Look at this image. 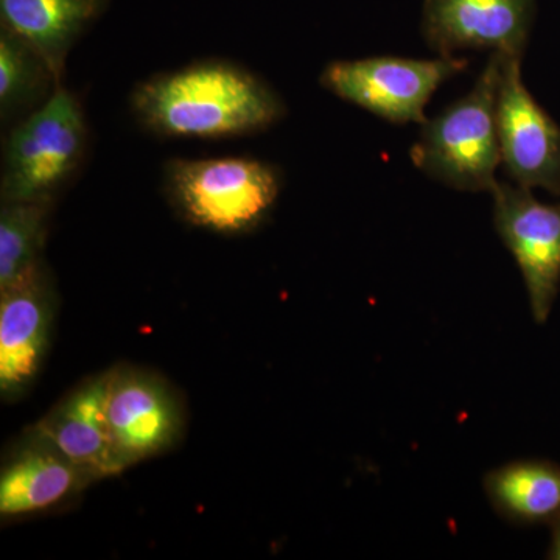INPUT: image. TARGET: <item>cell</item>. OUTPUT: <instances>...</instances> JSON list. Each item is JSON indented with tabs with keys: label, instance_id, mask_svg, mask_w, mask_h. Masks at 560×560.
I'll return each instance as SVG.
<instances>
[{
	"label": "cell",
	"instance_id": "6da1fadb",
	"mask_svg": "<svg viewBox=\"0 0 560 560\" xmlns=\"http://www.w3.org/2000/svg\"><path fill=\"white\" fill-rule=\"evenodd\" d=\"M131 109L161 138L228 139L256 135L283 119L279 92L249 69L201 60L158 73L132 90Z\"/></svg>",
	"mask_w": 560,
	"mask_h": 560
},
{
	"label": "cell",
	"instance_id": "7a4b0ae2",
	"mask_svg": "<svg viewBox=\"0 0 560 560\" xmlns=\"http://www.w3.org/2000/svg\"><path fill=\"white\" fill-rule=\"evenodd\" d=\"M504 55L490 54L474 88L420 127L412 164L429 178L460 191H489L501 165L497 97Z\"/></svg>",
	"mask_w": 560,
	"mask_h": 560
},
{
	"label": "cell",
	"instance_id": "3957f363",
	"mask_svg": "<svg viewBox=\"0 0 560 560\" xmlns=\"http://www.w3.org/2000/svg\"><path fill=\"white\" fill-rule=\"evenodd\" d=\"M282 183L276 165L248 156L172 160L164 167L165 194L180 219L223 235L257 230Z\"/></svg>",
	"mask_w": 560,
	"mask_h": 560
},
{
	"label": "cell",
	"instance_id": "277c9868",
	"mask_svg": "<svg viewBox=\"0 0 560 560\" xmlns=\"http://www.w3.org/2000/svg\"><path fill=\"white\" fill-rule=\"evenodd\" d=\"M88 124L79 98L62 84L9 132L0 200L51 202L79 172Z\"/></svg>",
	"mask_w": 560,
	"mask_h": 560
},
{
	"label": "cell",
	"instance_id": "5b68a950",
	"mask_svg": "<svg viewBox=\"0 0 560 560\" xmlns=\"http://www.w3.org/2000/svg\"><path fill=\"white\" fill-rule=\"evenodd\" d=\"M467 66L469 61L458 57L338 60L323 69L319 84L335 97L370 110L390 124L422 125L431 97Z\"/></svg>",
	"mask_w": 560,
	"mask_h": 560
},
{
	"label": "cell",
	"instance_id": "8992f818",
	"mask_svg": "<svg viewBox=\"0 0 560 560\" xmlns=\"http://www.w3.org/2000/svg\"><path fill=\"white\" fill-rule=\"evenodd\" d=\"M490 195L493 226L522 272L533 319L545 324L560 291V205L511 180H499Z\"/></svg>",
	"mask_w": 560,
	"mask_h": 560
},
{
	"label": "cell",
	"instance_id": "52a82bcc",
	"mask_svg": "<svg viewBox=\"0 0 560 560\" xmlns=\"http://www.w3.org/2000/svg\"><path fill=\"white\" fill-rule=\"evenodd\" d=\"M501 164L511 183L560 195V127L534 98L522 58L504 57L497 97Z\"/></svg>",
	"mask_w": 560,
	"mask_h": 560
},
{
	"label": "cell",
	"instance_id": "ba28073f",
	"mask_svg": "<svg viewBox=\"0 0 560 560\" xmlns=\"http://www.w3.org/2000/svg\"><path fill=\"white\" fill-rule=\"evenodd\" d=\"M537 0H423L420 32L440 57L490 50L523 58Z\"/></svg>",
	"mask_w": 560,
	"mask_h": 560
},
{
	"label": "cell",
	"instance_id": "9c48e42d",
	"mask_svg": "<svg viewBox=\"0 0 560 560\" xmlns=\"http://www.w3.org/2000/svg\"><path fill=\"white\" fill-rule=\"evenodd\" d=\"M110 433L128 466L171 451L184 430L183 405L164 378L136 368L109 371Z\"/></svg>",
	"mask_w": 560,
	"mask_h": 560
},
{
	"label": "cell",
	"instance_id": "30bf717a",
	"mask_svg": "<svg viewBox=\"0 0 560 560\" xmlns=\"http://www.w3.org/2000/svg\"><path fill=\"white\" fill-rule=\"evenodd\" d=\"M57 291L46 264L0 291V396L21 399L38 378L54 330Z\"/></svg>",
	"mask_w": 560,
	"mask_h": 560
},
{
	"label": "cell",
	"instance_id": "8fae6325",
	"mask_svg": "<svg viewBox=\"0 0 560 560\" xmlns=\"http://www.w3.org/2000/svg\"><path fill=\"white\" fill-rule=\"evenodd\" d=\"M109 371L95 375L69 393L32 431L54 445L94 481L108 480L130 469L110 433L106 400Z\"/></svg>",
	"mask_w": 560,
	"mask_h": 560
},
{
	"label": "cell",
	"instance_id": "7c38bea8",
	"mask_svg": "<svg viewBox=\"0 0 560 560\" xmlns=\"http://www.w3.org/2000/svg\"><path fill=\"white\" fill-rule=\"evenodd\" d=\"M86 471L28 430L7 456L0 474V515L25 517L68 503L90 488Z\"/></svg>",
	"mask_w": 560,
	"mask_h": 560
},
{
	"label": "cell",
	"instance_id": "4fadbf2b",
	"mask_svg": "<svg viewBox=\"0 0 560 560\" xmlns=\"http://www.w3.org/2000/svg\"><path fill=\"white\" fill-rule=\"evenodd\" d=\"M106 3L108 0H0V20L2 27L39 51L62 84L70 50Z\"/></svg>",
	"mask_w": 560,
	"mask_h": 560
},
{
	"label": "cell",
	"instance_id": "5bb4252c",
	"mask_svg": "<svg viewBox=\"0 0 560 560\" xmlns=\"http://www.w3.org/2000/svg\"><path fill=\"white\" fill-rule=\"evenodd\" d=\"M490 508L514 526H550L560 517V466L550 459H514L482 478Z\"/></svg>",
	"mask_w": 560,
	"mask_h": 560
},
{
	"label": "cell",
	"instance_id": "9a60e30c",
	"mask_svg": "<svg viewBox=\"0 0 560 560\" xmlns=\"http://www.w3.org/2000/svg\"><path fill=\"white\" fill-rule=\"evenodd\" d=\"M60 86L50 66L27 40L0 28V119L33 113Z\"/></svg>",
	"mask_w": 560,
	"mask_h": 560
},
{
	"label": "cell",
	"instance_id": "2e32d148",
	"mask_svg": "<svg viewBox=\"0 0 560 560\" xmlns=\"http://www.w3.org/2000/svg\"><path fill=\"white\" fill-rule=\"evenodd\" d=\"M51 202L2 201L0 205V291L43 267Z\"/></svg>",
	"mask_w": 560,
	"mask_h": 560
},
{
	"label": "cell",
	"instance_id": "e0dca14e",
	"mask_svg": "<svg viewBox=\"0 0 560 560\" xmlns=\"http://www.w3.org/2000/svg\"><path fill=\"white\" fill-rule=\"evenodd\" d=\"M550 528L551 539L547 551V559L560 560V517L551 523Z\"/></svg>",
	"mask_w": 560,
	"mask_h": 560
}]
</instances>
